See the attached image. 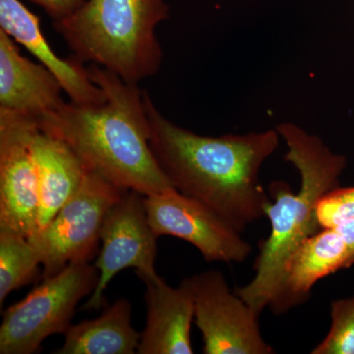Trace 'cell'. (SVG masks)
I'll return each mask as SVG.
<instances>
[{
    "instance_id": "1",
    "label": "cell",
    "mask_w": 354,
    "mask_h": 354,
    "mask_svg": "<svg viewBox=\"0 0 354 354\" xmlns=\"http://www.w3.org/2000/svg\"><path fill=\"white\" fill-rule=\"evenodd\" d=\"M144 104L151 148L178 192L204 203L241 234L266 216L272 201L259 174L278 148L277 130L203 136L167 120L146 92Z\"/></svg>"
},
{
    "instance_id": "2",
    "label": "cell",
    "mask_w": 354,
    "mask_h": 354,
    "mask_svg": "<svg viewBox=\"0 0 354 354\" xmlns=\"http://www.w3.org/2000/svg\"><path fill=\"white\" fill-rule=\"evenodd\" d=\"M87 69L106 101L65 102L38 121L39 127L68 144L88 171L118 187L143 196L176 190L151 148L144 92L100 65Z\"/></svg>"
},
{
    "instance_id": "3",
    "label": "cell",
    "mask_w": 354,
    "mask_h": 354,
    "mask_svg": "<svg viewBox=\"0 0 354 354\" xmlns=\"http://www.w3.org/2000/svg\"><path fill=\"white\" fill-rule=\"evenodd\" d=\"M276 130L288 147L286 160L299 171L301 184L297 194L281 181L270 186L274 201L266 216L271 223V234L256 259L255 277L236 290L259 315L278 298L288 266L299 247L322 230L316 218L317 203L339 186L346 167L344 156L332 152L319 137L297 124L281 123Z\"/></svg>"
},
{
    "instance_id": "4",
    "label": "cell",
    "mask_w": 354,
    "mask_h": 354,
    "mask_svg": "<svg viewBox=\"0 0 354 354\" xmlns=\"http://www.w3.org/2000/svg\"><path fill=\"white\" fill-rule=\"evenodd\" d=\"M169 13L165 0H88L53 26L79 60L138 84L162 66L156 29Z\"/></svg>"
},
{
    "instance_id": "5",
    "label": "cell",
    "mask_w": 354,
    "mask_h": 354,
    "mask_svg": "<svg viewBox=\"0 0 354 354\" xmlns=\"http://www.w3.org/2000/svg\"><path fill=\"white\" fill-rule=\"evenodd\" d=\"M99 272L90 263H74L55 276L44 279L21 301L6 310L0 326V353H38L44 339L65 334L76 307L90 297Z\"/></svg>"
},
{
    "instance_id": "6",
    "label": "cell",
    "mask_w": 354,
    "mask_h": 354,
    "mask_svg": "<svg viewBox=\"0 0 354 354\" xmlns=\"http://www.w3.org/2000/svg\"><path fill=\"white\" fill-rule=\"evenodd\" d=\"M127 191L88 169L75 194L28 239L43 265L44 279L70 264L90 263L97 252L106 214Z\"/></svg>"
},
{
    "instance_id": "7",
    "label": "cell",
    "mask_w": 354,
    "mask_h": 354,
    "mask_svg": "<svg viewBox=\"0 0 354 354\" xmlns=\"http://www.w3.org/2000/svg\"><path fill=\"white\" fill-rule=\"evenodd\" d=\"M192 295L195 322L205 354H272L274 348L261 335L255 311L230 291L218 271L184 279Z\"/></svg>"
},
{
    "instance_id": "8",
    "label": "cell",
    "mask_w": 354,
    "mask_h": 354,
    "mask_svg": "<svg viewBox=\"0 0 354 354\" xmlns=\"http://www.w3.org/2000/svg\"><path fill=\"white\" fill-rule=\"evenodd\" d=\"M148 216L143 195L128 190L109 209L102 223V248L95 262L99 281L84 310H99L104 305V293L116 274L134 268L140 279L157 276V239Z\"/></svg>"
},
{
    "instance_id": "9",
    "label": "cell",
    "mask_w": 354,
    "mask_h": 354,
    "mask_svg": "<svg viewBox=\"0 0 354 354\" xmlns=\"http://www.w3.org/2000/svg\"><path fill=\"white\" fill-rule=\"evenodd\" d=\"M149 223L158 237L171 235L196 247L208 262L242 263L252 246L213 209L172 190L144 196Z\"/></svg>"
},
{
    "instance_id": "10",
    "label": "cell",
    "mask_w": 354,
    "mask_h": 354,
    "mask_svg": "<svg viewBox=\"0 0 354 354\" xmlns=\"http://www.w3.org/2000/svg\"><path fill=\"white\" fill-rule=\"evenodd\" d=\"M36 122L0 111V230L28 239L39 225V177L30 146Z\"/></svg>"
},
{
    "instance_id": "11",
    "label": "cell",
    "mask_w": 354,
    "mask_h": 354,
    "mask_svg": "<svg viewBox=\"0 0 354 354\" xmlns=\"http://www.w3.org/2000/svg\"><path fill=\"white\" fill-rule=\"evenodd\" d=\"M14 41L0 29V111L41 120L64 106V88L46 66L23 57Z\"/></svg>"
},
{
    "instance_id": "12",
    "label": "cell",
    "mask_w": 354,
    "mask_h": 354,
    "mask_svg": "<svg viewBox=\"0 0 354 354\" xmlns=\"http://www.w3.org/2000/svg\"><path fill=\"white\" fill-rule=\"evenodd\" d=\"M0 29L25 46L51 73L57 77L70 102L79 104H100L106 95L93 82L83 62L74 57L55 55L41 32L38 16L19 0H0Z\"/></svg>"
},
{
    "instance_id": "13",
    "label": "cell",
    "mask_w": 354,
    "mask_h": 354,
    "mask_svg": "<svg viewBox=\"0 0 354 354\" xmlns=\"http://www.w3.org/2000/svg\"><path fill=\"white\" fill-rule=\"evenodd\" d=\"M146 286L145 329L139 354H192L191 325L195 318L194 301L186 281L178 288L167 285L158 274L143 279Z\"/></svg>"
},
{
    "instance_id": "14",
    "label": "cell",
    "mask_w": 354,
    "mask_h": 354,
    "mask_svg": "<svg viewBox=\"0 0 354 354\" xmlns=\"http://www.w3.org/2000/svg\"><path fill=\"white\" fill-rule=\"evenodd\" d=\"M30 146L39 177V230L75 194L88 169L68 144L43 129L38 121Z\"/></svg>"
},
{
    "instance_id": "15",
    "label": "cell",
    "mask_w": 354,
    "mask_h": 354,
    "mask_svg": "<svg viewBox=\"0 0 354 354\" xmlns=\"http://www.w3.org/2000/svg\"><path fill=\"white\" fill-rule=\"evenodd\" d=\"M353 265L346 241L335 228L310 236L291 259L278 298L270 306L281 314L306 301L317 281Z\"/></svg>"
},
{
    "instance_id": "16",
    "label": "cell",
    "mask_w": 354,
    "mask_h": 354,
    "mask_svg": "<svg viewBox=\"0 0 354 354\" xmlns=\"http://www.w3.org/2000/svg\"><path fill=\"white\" fill-rule=\"evenodd\" d=\"M131 304L116 300L94 320L71 325L57 354H134L142 333L132 326Z\"/></svg>"
},
{
    "instance_id": "17",
    "label": "cell",
    "mask_w": 354,
    "mask_h": 354,
    "mask_svg": "<svg viewBox=\"0 0 354 354\" xmlns=\"http://www.w3.org/2000/svg\"><path fill=\"white\" fill-rule=\"evenodd\" d=\"M39 265L38 254L28 237L0 230V306L9 293L34 281Z\"/></svg>"
},
{
    "instance_id": "18",
    "label": "cell",
    "mask_w": 354,
    "mask_h": 354,
    "mask_svg": "<svg viewBox=\"0 0 354 354\" xmlns=\"http://www.w3.org/2000/svg\"><path fill=\"white\" fill-rule=\"evenodd\" d=\"M332 326L312 354H354V297L330 305Z\"/></svg>"
},
{
    "instance_id": "19",
    "label": "cell",
    "mask_w": 354,
    "mask_h": 354,
    "mask_svg": "<svg viewBox=\"0 0 354 354\" xmlns=\"http://www.w3.org/2000/svg\"><path fill=\"white\" fill-rule=\"evenodd\" d=\"M316 218L321 228H333L354 218V187L335 188L316 205Z\"/></svg>"
},
{
    "instance_id": "20",
    "label": "cell",
    "mask_w": 354,
    "mask_h": 354,
    "mask_svg": "<svg viewBox=\"0 0 354 354\" xmlns=\"http://www.w3.org/2000/svg\"><path fill=\"white\" fill-rule=\"evenodd\" d=\"M43 7L55 22L66 19L83 6L84 0H31Z\"/></svg>"
},
{
    "instance_id": "21",
    "label": "cell",
    "mask_w": 354,
    "mask_h": 354,
    "mask_svg": "<svg viewBox=\"0 0 354 354\" xmlns=\"http://www.w3.org/2000/svg\"><path fill=\"white\" fill-rule=\"evenodd\" d=\"M333 228H335L341 234L344 241H346L354 264V218L353 220L346 221V223H342L341 225H337V227Z\"/></svg>"
}]
</instances>
